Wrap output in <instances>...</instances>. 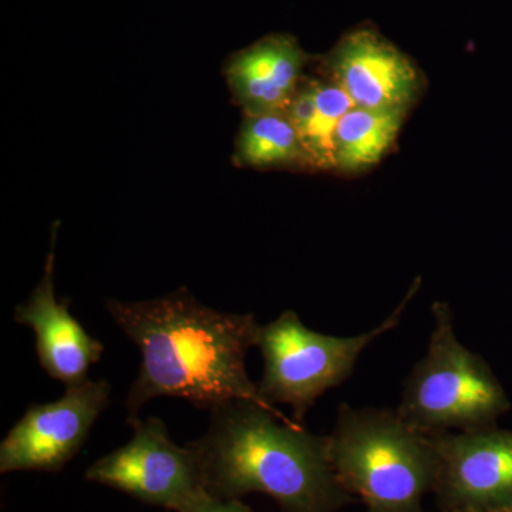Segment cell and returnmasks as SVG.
<instances>
[{"instance_id": "6da1fadb", "label": "cell", "mask_w": 512, "mask_h": 512, "mask_svg": "<svg viewBox=\"0 0 512 512\" xmlns=\"http://www.w3.org/2000/svg\"><path fill=\"white\" fill-rule=\"evenodd\" d=\"M106 308L141 352L126 400L128 424L158 397L184 399L210 412L237 400L276 410L247 372V355L261 326L251 313L215 311L185 288L150 301L109 299Z\"/></svg>"}, {"instance_id": "7a4b0ae2", "label": "cell", "mask_w": 512, "mask_h": 512, "mask_svg": "<svg viewBox=\"0 0 512 512\" xmlns=\"http://www.w3.org/2000/svg\"><path fill=\"white\" fill-rule=\"evenodd\" d=\"M190 446L211 498L265 494L282 512H338L352 500L330 464L328 436L279 410L245 400L222 404Z\"/></svg>"}, {"instance_id": "3957f363", "label": "cell", "mask_w": 512, "mask_h": 512, "mask_svg": "<svg viewBox=\"0 0 512 512\" xmlns=\"http://www.w3.org/2000/svg\"><path fill=\"white\" fill-rule=\"evenodd\" d=\"M328 450L340 484L367 512H421L424 497L434 491V441L397 410L340 404Z\"/></svg>"}, {"instance_id": "277c9868", "label": "cell", "mask_w": 512, "mask_h": 512, "mask_svg": "<svg viewBox=\"0 0 512 512\" xmlns=\"http://www.w3.org/2000/svg\"><path fill=\"white\" fill-rule=\"evenodd\" d=\"M433 330L426 355L404 382L397 413L423 433L490 427L507 397L487 363L460 342L446 302L431 305Z\"/></svg>"}, {"instance_id": "5b68a950", "label": "cell", "mask_w": 512, "mask_h": 512, "mask_svg": "<svg viewBox=\"0 0 512 512\" xmlns=\"http://www.w3.org/2000/svg\"><path fill=\"white\" fill-rule=\"evenodd\" d=\"M419 284H414L396 309L376 328L356 336H330L303 325L298 313L285 311L259 326L258 342L264 357V375L258 383L265 402L288 404L302 424L305 414L328 390L352 376L357 360L370 345L396 329Z\"/></svg>"}, {"instance_id": "8992f818", "label": "cell", "mask_w": 512, "mask_h": 512, "mask_svg": "<svg viewBox=\"0 0 512 512\" xmlns=\"http://www.w3.org/2000/svg\"><path fill=\"white\" fill-rule=\"evenodd\" d=\"M130 426L131 440L93 463L87 481L175 512H188L210 497L194 450L190 444L177 446L163 420L148 417Z\"/></svg>"}, {"instance_id": "52a82bcc", "label": "cell", "mask_w": 512, "mask_h": 512, "mask_svg": "<svg viewBox=\"0 0 512 512\" xmlns=\"http://www.w3.org/2000/svg\"><path fill=\"white\" fill-rule=\"evenodd\" d=\"M107 380L66 387L59 400L33 404L0 444V473H56L76 457L110 403Z\"/></svg>"}, {"instance_id": "ba28073f", "label": "cell", "mask_w": 512, "mask_h": 512, "mask_svg": "<svg viewBox=\"0 0 512 512\" xmlns=\"http://www.w3.org/2000/svg\"><path fill=\"white\" fill-rule=\"evenodd\" d=\"M439 454L434 493L443 511L495 512L512 504V433L491 427L430 434Z\"/></svg>"}, {"instance_id": "9c48e42d", "label": "cell", "mask_w": 512, "mask_h": 512, "mask_svg": "<svg viewBox=\"0 0 512 512\" xmlns=\"http://www.w3.org/2000/svg\"><path fill=\"white\" fill-rule=\"evenodd\" d=\"M323 67L362 109L407 111L420 94L419 69L373 26L342 36Z\"/></svg>"}, {"instance_id": "30bf717a", "label": "cell", "mask_w": 512, "mask_h": 512, "mask_svg": "<svg viewBox=\"0 0 512 512\" xmlns=\"http://www.w3.org/2000/svg\"><path fill=\"white\" fill-rule=\"evenodd\" d=\"M57 227H53L52 248L46 258L45 274L30 293L28 301L16 306L15 319L29 326L36 336L40 366L52 379L64 386H77L89 380L90 367L99 363L103 343L94 339L69 311L66 301H57L55 292V244Z\"/></svg>"}, {"instance_id": "8fae6325", "label": "cell", "mask_w": 512, "mask_h": 512, "mask_svg": "<svg viewBox=\"0 0 512 512\" xmlns=\"http://www.w3.org/2000/svg\"><path fill=\"white\" fill-rule=\"evenodd\" d=\"M306 63L308 55L295 37L272 33L229 56L224 74L245 114L286 113Z\"/></svg>"}, {"instance_id": "7c38bea8", "label": "cell", "mask_w": 512, "mask_h": 512, "mask_svg": "<svg viewBox=\"0 0 512 512\" xmlns=\"http://www.w3.org/2000/svg\"><path fill=\"white\" fill-rule=\"evenodd\" d=\"M353 107L345 90L332 80H312L299 87L286 116L298 130L312 170H335L336 130Z\"/></svg>"}, {"instance_id": "4fadbf2b", "label": "cell", "mask_w": 512, "mask_h": 512, "mask_svg": "<svg viewBox=\"0 0 512 512\" xmlns=\"http://www.w3.org/2000/svg\"><path fill=\"white\" fill-rule=\"evenodd\" d=\"M406 113L362 107L348 111L336 130L335 170L360 173L379 163L399 136Z\"/></svg>"}, {"instance_id": "5bb4252c", "label": "cell", "mask_w": 512, "mask_h": 512, "mask_svg": "<svg viewBox=\"0 0 512 512\" xmlns=\"http://www.w3.org/2000/svg\"><path fill=\"white\" fill-rule=\"evenodd\" d=\"M235 161L251 168H312L298 130L286 113L245 114Z\"/></svg>"}, {"instance_id": "9a60e30c", "label": "cell", "mask_w": 512, "mask_h": 512, "mask_svg": "<svg viewBox=\"0 0 512 512\" xmlns=\"http://www.w3.org/2000/svg\"><path fill=\"white\" fill-rule=\"evenodd\" d=\"M188 512H252L247 505L239 500H217V498H205L201 503L192 507Z\"/></svg>"}, {"instance_id": "2e32d148", "label": "cell", "mask_w": 512, "mask_h": 512, "mask_svg": "<svg viewBox=\"0 0 512 512\" xmlns=\"http://www.w3.org/2000/svg\"><path fill=\"white\" fill-rule=\"evenodd\" d=\"M495 512H512V504L508 505V507L503 508V510H498Z\"/></svg>"}, {"instance_id": "e0dca14e", "label": "cell", "mask_w": 512, "mask_h": 512, "mask_svg": "<svg viewBox=\"0 0 512 512\" xmlns=\"http://www.w3.org/2000/svg\"><path fill=\"white\" fill-rule=\"evenodd\" d=\"M441 512H447V511H441Z\"/></svg>"}]
</instances>
